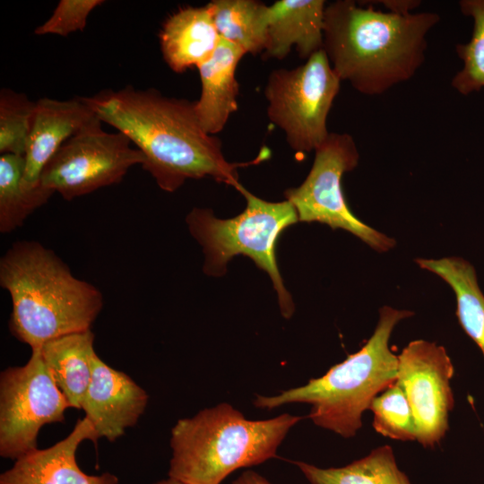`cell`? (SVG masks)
<instances>
[{"label": "cell", "instance_id": "cell-15", "mask_svg": "<svg viewBox=\"0 0 484 484\" xmlns=\"http://www.w3.org/2000/svg\"><path fill=\"white\" fill-rule=\"evenodd\" d=\"M326 2L324 0H279L268 5L264 58L282 59L295 47L308 59L323 49Z\"/></svg>", "mask_w": 484, "mask_h": 484}, {"label": "cell", "instance_id": "cell-10", "mask_svg": "<svg viewBox=\"0 0 484 484\" xmlns=\"http://www.w3.org/2000/svg\"><path fill=\"white\" fill-rule=\"evenodd\" d=\"M98 120L67 140L44 167L39 182L65 200L119 184L144 158L121 132L108 133Z\"/></svg>", "mask_w": 484, "mask_h": 484}, {"label": "cell", "instance_id": "cell-28", "mask_svg": "<svg viewBox=\"0 0 484 484\" xmlns=\"http://www.w3.org/2000/svg\"><path fill=\"white\" fill-rule=\"evenodd\" d=\"M232 484H272L255 471H246L239 475Z\"/></svg>", "mask_w": 484, "mask_h": 484}, {"label": "cell", "instance_id": "cell-20", "mask_svg": "<svg viewBox=\"0 0 484 484\" xmlns=\"http://www.w3.org/2000/svg\"><path fill=\"white\" fill-rule=\"evenodd\" d=\"M24 157L0 156V232L7 234L22 227L27 218L48 202L55 194L40 182L29 184L24 178Z\"/></svg>", "mask_w": 484, "mask_h": 484}, {"label": "cell", "instance_id": "cell-19", "mask_svg": "<svg viewBox=\"0 0 484 484\" xmlns=\"http://www.w3.org/2000/svg\"><path fill=\"white\" fill-rule=\"evenodd\" d=\"M415 263L421 269L439 276L452 288L459 323L484 357V294L474 266L459 256L417 258Z\"/></svg>", "mask_w": 484, "mask_h": 484}, {"label": "cell", "instance_id": "cell-1", "mask_svg": "<svg viewBox=\"0 0 484 484\" xmlns=\"http://www.w3.org/2000/svg\"><path fill=\"white\" fill-rule=\"evenodd\" d=\"M83 99L101 122L135 145L144 158L143 168L166 192L177 190L187 179L203 177L236 188L240 184L239 167L270 157V151L264 147L251 161H227L220 141L202 127L194 102L168 97L154 89L126 86Z\"/></svg>", "mask_w": 484, "mask_h": 484}, {"label": "cell", "instance_id": "cell-26", "mask_svg": "<svg viewBox=\"0 0 484 484\" xmlns=\"http://www.w3.org/2000/svg\"><path fill=\"white\" fill-rule=\"evenodd\" d=\"M103 3V0H61L52 15L34 33L67 36L83 30L90 13Z\"/></svg>", "mask_w": 484, "mask_h": 484}, {"label": "cell", "instance_id": "cell-5", "mask_svg": "<svg viewBox=\"0 0 484 484\" xmlns=\"http://www.w3.org/2000/svg\"><path fill=\"white\" fill-rule=\"evenodd\" d=\"M303 419L282 413L252 420L221 402L178 419L171 429L169 478L184 484H220L240 468L276 458L290 430Z\"/></svg>", "mask_w": 484, "mask_h": 484}, {"label": "cell", "instance_id": "cell-18", "mask_svg": "<svg viewBox=\"0 0 484 484\" xmlns=\"http://www.w3.org/2000/svg\"><path fill=\"white\" fill-rule=\"evenodd\" d=\"M94 338L87 330L49 340L40 347L48 373L71 408L81 409L91 383Z\"/></svg>", "mask_w": 484, "mask_h": 484}, {"label": "cell", "instance_id": "cell-14", "mask_svg": "<svg viewBox=\"0 0 484 484\" xmlns=\"http://www.w3.org/2000/svg\"><path fill=\"white\" fill-rule=\"evenodd\" d=\"M100 120L83 97L68 100L41 98L35 101L24 154V178L38 185L41 172L71 137Z\"/></svg>", "mask_w": 484, "mask_h": 484}, {"label": "cell", "instance_id": "cell-17", "mask_svg": "<svg viewBox=\"0 0 484 484\" xmlns=\"http://www.w3.org/2000/svg\"><path fill=\"white\" fill-rule=\"evenodd\" d=\"M220 40L209 4L178 10L166 20L160 32L162 56L176 73L208 60Z\"/></svg>", "mask_w": 484, "mask_h": 484}, {"label": "cell", "instance_id": "cell-8", "mask_svg": "<svg viewBox=\"0 0 484 484\" xmlns=\"http://www.w3.org/2000/svg\"><path fill=\"white\" fill-rule=\"evenodd\" d=\"M359 160L357 144L347 133H330L315 150L312 168L304 182L284 192L298 221L320 222L350 232L377 252L395 246V240L362 222L350 210L341 186L344 173Z\"/></svg>", "mask_w": 484, "mask_h": 484}, {"label": "cell", "instance_id": "cell-13", "mask_svg": "<svg viewBox=\"0 0 484 484\" xmlns=\"http://www.w3.org/2000/svg\"><path fill=\"white\" fill-rule=\"evenodd\" d=\"M99 438L92 423L86 417L79 419L63 440L17 459L11 469L1 473L0 484H117L118 478L110 472L89 475L78 466L80 444L84 440L96 444Z\"/></svg>", "mask_w": 484, "mask_h": 484}, {"label": "cell", "instance_id": "cell-25", "mask_svg": "<svg viewBox=\"0 0 484 484\" xmlns=\"http://www.w3.org/2000/svg\"><path fill=\"white\" fill-rule=\"evenodd\" d=\"M35 102L10 89L0 91V153L24 157Z\"/></svg>", "mask_w": 484, "mask_h": 484}, {"label": "cell", "instance_id": "cell-3", "mask_svg": "<svg viewBox=\"0 0 484 484\" xmlns=\"http://www.w3.org/2000/svg\"><path fill=\"white\" fill-rule=\"evenodd\" d=\"M0 286L12 300L9 330L31 350L91 330L103 307L100 290L37 241H17L1 257Z\"/></svg>", "mask_w": 484, "mask_h": 484}, {"label": "cell", "instance_id": "cell-2", "mask_svg": "<svg viewBox=\"0 0 484 484\" xmlns=\"http://www.w3.org/2000/svg\"><path fill=\"white\" fill-rule=\"evenodd\" d=\"M439 21L435 12L401 15L336 0L325 7L323 49L341 81L380 95L416 74Z\"/></svg>", "mask_w": 484, "mask_h": 484}, {"label": "cell", "instance_id": "cell-27", "mask_svg": "<svg viewBox=\"0 0 484 484\" xmlns=\"http://www.w3.org/2000/svg\"><path fill=\"white\" fill-rule=\"evenodd\" d=\"M381 4H383L387 12L401 14V15H407L413 13V10L417 9L420 4L421 1L419 0H382L378 1Z\"/></svg>", "mask_w": 484, "mask_h": 484}, {"label": "cell", "instance_id": "cell-9", "mask_svg": "<svg viewBox=\"0 0 484 484\" xmlns=\"http://www.w3.org/2000/svg\"><path fill=\"white\" fill-rule=\"evenodd\" d=\"M67 408L40 348L32 349L25 365L9 367L0 375V455L17 460L38 449L40 428L64 422Z\"/></svg>", "mask_w": 484, "mask_h": 484}, {"label": "cell", "instance_id": "cell-6", "mask_svg": "<svg viewBox=\"0 0 484 484\" xmlns=\"http://www.w3.org/2000/svg\"><path fill=\"white\" fill-rule=\"evenodd\" d=\"M236 189L246 201L245 210L238 216L221 220L211 210L202 208H194L186 216L189 232L203 250V272L220 276L226 272L227 264L233 256L250 257L271 277L281 314L290 318L294 304L279 271L276 246L281 234L298 221L296 209L288 200L264 201L241 184Z\"/></svg>", "mask_w": 484, "mask_h": 484}, {"label": "cell", "instance_id": "cell-7", "mask_svg": "<svg viewBox=\"0 0 484 484\" xmlns=\"http://www.w3.org/2000/svg\"><path fill=\"white\" fill-rule=\"evenodd\" d=\"M341 82L324 49L302 65L269 74L264 89L267 115L283 131L291 149L315 151L328 137L327 117Z\"/></svg>", "mask_w": 484, "mask_h": 484}, {"label": "cell", "instance_id": "cell-24", "mask_svg": "<svg viewBox=\"0 0 484 484\" xmlns=\"http://www.w3.org/2000/svg\"><path fill=\"white\" fill-rule=\"evenodd\" d=\"M373 428L394 440H416L412 411L402 387L395 381L372 401Z\"/></svg>", "mask_w": 484, "mask_h": 484}, {"label": "cell", "instance_id": "cell-16", "mask_svg": "<svg viewBox=\"0 0 484 484\" xmlns=\"http://www.w3.org/2000/svg\"><path fill=\"white\" fill-rule=\"evenodd\" d=\"M245 55L240 48L221 39L212 56L197 66L202 92L194 101L195 112L202 127L211 135L220 133L238 109L236 70Z\"/></svg>", "mask_w": 484, "mask_h": 484}, {"label": "cell", "instance_id": "cell-4", "mask_svg": "<svg viewBox=\"0 0 484 484\" xmlns=\"http://www.w3.org/2000/svg\"><path fill=\"white\" fill-rule=\"evenodd\" d=\"M413 315L410 310L382 307L376 326L360 350L304 385L272 396L256 394L254 405L273 410L307 403L311 406L307 418L315 425L344 438L355 436L374 398L397 379L398 356L389 341L395 326Z\"/></svg>", "mask_w": 484, "mask_h": 484}, {"label": "cell", "instance_id": "cell-11", "mask_svg": "<svg viewBox=\"0 0 484 484\" xmlns=\"http://www.w3.org/2000/svg\"><path fill=\"white\" fill-rule=\"evenodd\" d=\"M453 362L442 345L414 340L398 355L396 382L411 405L416 440L433 448L445 437L454 405Z\"/></svg>", "mask_w": 484, "mask_h": 484}, {"label": "cell", "instance_id": "cell-21", "mask_svg": "<svg viewBox=\"0 0 484 484\" xmlns=\"http://www.w3.org/2000/svg\"><path fill=\"white\" fill-rule=\"evenodd\" d=\"M221 39L246 54H263L267 39L268 5L255 0H213L208 3Z\"/></svg>", "mask_w": 484, "mask_h": 484}, {"label": "cell", "instance_id": "cell-29", "mask_svg": "<svg viewBox=\"0 0 484 484\" xmlns=\"http://www.w3.org/2000/svg\"><path fill=\"white\" fill-rule=\"evenodd\" d=\"M154 484H184V483H182V482H180V481H178L177 480L169 478L167 480H162L157 481Z\"/></svg>", "mask_w": 484, "mask_h": 484}, {"label": "cell", "instance_id": "cell-22", "mask_svg": "<svg viewBox=\"0 0 484 484\" xmlns=\"http://www.w3.org/2000/svg\"><path fill=\"white\" fill-rule=\"evenodd\" d=\"M310 484H411L397 465L393 448L385 445L339 468H319L294 462Z\"/></svg>", "mask_w": 484, "mask_h": 484}, {"label": "cell", "instance_id": "cell-23", "mask_svg": "<svg viewBox=\"0 0 484 484\" xmlns=\"http://www.w3.org/2000/svg\"><path fill=\"white\" fill-rule=\"evenodd\" d=\"M459 7L472 20L473 28L470 40L455 47L462 67L453 77L451 86L467 96L484 88V0H461Z\"/></svg>", "mask_w": 484, "mask_h": 484}, {"label": "cell", "instance_id": "cell-12", "mask_svg": "<svg viewBox=\"0 0 484 484\" xmlns=\"http://www.w3.org/2000/svg\"><path fill=\"white\" fill-rule=\"evenodd\" d=\"M149 395L128 375L107 365L95 352L92 376L81 409L99 438L110 442L134 426L144 412Z\"/></svg>", "mask_w": 484, "mask_h": 484}]
</instances>
